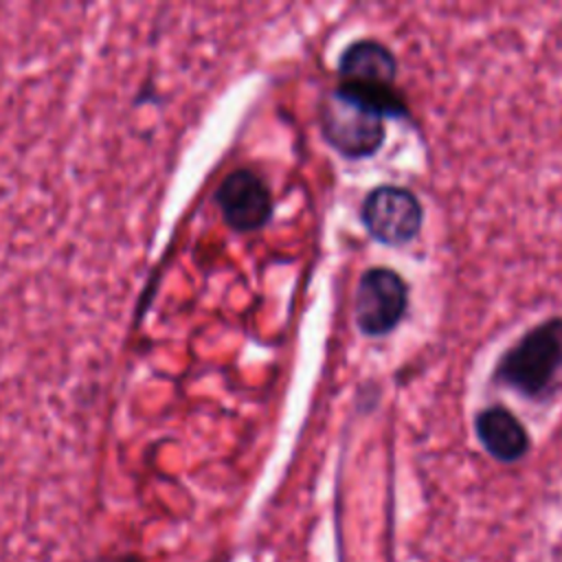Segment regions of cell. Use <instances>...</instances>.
Returning <instances> with one entry per match:
<instances>
[{
    "mask_svg": "<svg viewBox=\"0 0 562 562\" xmlns=\"http://www.w3.org/2000/svg\"><path fill=\"white\" fill-rule=\"evenodd\" d=\"M338 77L345 83L395 86L397 59L386 44L373 37L353 40L338 57Z\"/></svg>",
    "mask_w": 562,
    "mask_h": 562,
    "instance_id": "cell-7",
    "label": "cell"
},
{
    "mask_svg": "<svg viewBox=\"0 0 562 562\" xmlns=\"http://www.w3.org/2000/svg\"><path fill=\"white\" fill-rule=\"evenodd\" d=\"M360 222L367 233L384 246L413 241L424 226V206L406 187L378 184L360 204Z\"/></svg>",
    "mask_w": 562,
    "mask_h": 562,
    "instance_id": "cell-4",
    "label": "cell"
},
{
    "mask_svg": "<svg viewBox=\"0 0 562 562\" xmlns=\"http://www.w3.org/2000/svg\"><path fill=\"white\" fill-rule=\"evenodd\" d=\"M474 432L483 450L498 463H516L531 450L525 424L503 404H492L474 415Z\"/></svg>",
    "mask_w": 562,
    "mask_h": 562,
    "instance_id": "cell-6",
    "label": "cell"
},
{
    "mask_svg": "<svg viewBox=\"0 0 562 562\" xmlns=\"http://www.w3.org/2000/svg\"><path fill=\"white\" fill-rule=\"evenodd\" d=\"M119 562H145V560L138 553H125L119 558Z\"/></svg>",
    "mask_w": 562,
    "mask_h": 562,
    "instance_id": "cell-8",
    "label": "cell"
},
{
    "mask_svg": "<svg viewBox=\"0 0 562 562\" xmlns=\"http://www.w3.org/2000/svg\"><path fill=\"white\" fill-rule=\"evenodd\" d=\"M560 375L562 316H549L529 327L498 356L490 380L531 402H544L553 395Z\"/></svg>",
    "mask_w": 562,
    "mask_h": 562,
    "instance_id": "cell-1",
    "label": "cell"
},
{
    "mask_svg": "<svg viewBox=\"0 0 562 562\" xmlns=\"http://www.w3.org/2000/svg\"><path fill=\"white\" fill-rule=\"evenodd\" d=\"M213 202L224 224L235 233L261 231L274 213V200L268 182L252 169L239 167L222 178Z\"/></svg>",
    "mask_w": 562,
    "mask_h": 562,
    "instance_id": "cell-5",
    "label": "cell"
},
{
    "mask_svg": "<svg viewBox=\"0 0 562 562\" xmlns=\"http://www.w3.org/2000/svg\"><path fill=\"white\" fill-rule=\"evenodd\" d=\"M408 310V283L386 266L367 268L356 285L353 316L358 329L369 338L391 334Z\"/></svg>",
    "mask_w": 562,
    "mask_h": 562,
    "instance_id": "cell-3",
    "label": "cell"
},
{
    "mask_svg": "<svg viewBox=\"0 0 562 562\" xmlns=\"http://www.w3.org/2000/svg\"><path fill=\"white\" fill-rule=\"evenodd\" d=\"M318 123L327 145L349 160L373 156L386 138L382 116L345 99L336 90L321 99Z\"/></svg>",
    "mask_w": 562,
    "mask_h": 562,
    "instance_id": "cell-2",
    "label": "cell"
}]
</instances>
